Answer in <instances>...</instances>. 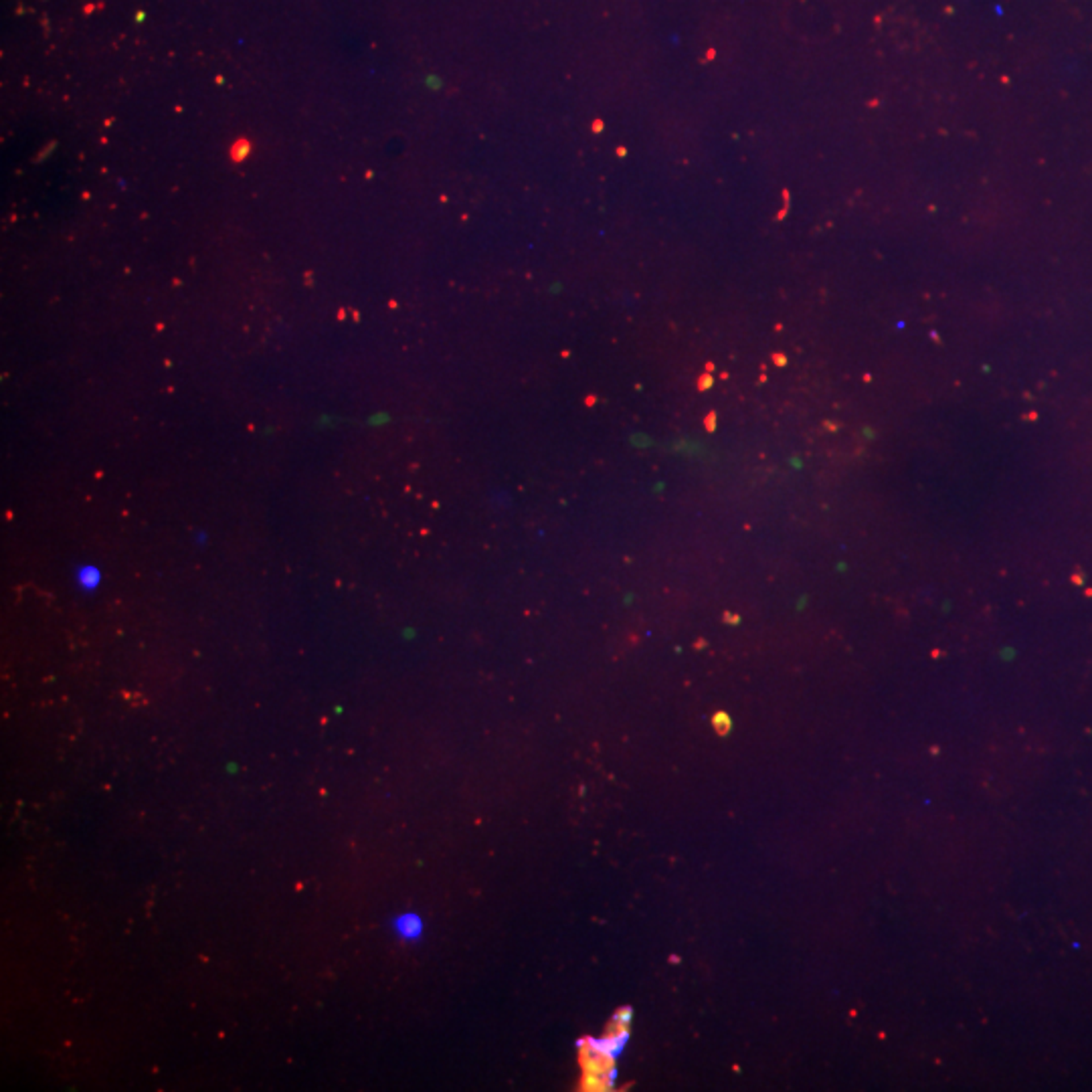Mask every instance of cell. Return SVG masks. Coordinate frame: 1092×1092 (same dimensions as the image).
<instances>
[{"instance_id":"cell-7","label":"cell","mask_w":1092,"mask_h":1092,"mask_svg":"<svg viewBox=\"0 0 1092 1092\" xmlns=\"http://www.w3.org/2000/svg\"><path fill=\"white\" fill-rule=\"evenodd\" d=\"M773 360H775L779 366H783L785 362H787V358H785L783 354H773Z\"/></svg>"},{"instance_id":"cell-3","label":"cell","mask_w":1092,"mask_h":1092,"mask_svg":"<svg viewBox=\"0 0 1092 1092\" xmlns=\"http://www.w3.org/2000/svg\"><path fill=\"white\" fill-rule=\"evenodd\" d=\"M393 929L403 941H417L419 937L423 934V921L419 914L415 913H405L401 917L394 918Z\"/></svg>"},{"instance_id":"cell-8","label":"cell","mask_w":1092,"mask_h":1092,"mask_svg":"<svg viewBox=\"0 0 1092 1092\" xmlns=\"http://www.w3.org/2000/svg\"><path fill=\"white\" fill-rule=\"evenodd\" d=\"M591 128H593V132H601V130H603V128H605V126H603V122H601V120H595V122H593V126H591Z\"/></svg>"},{"instance_id":"cell-10","label":"cell","mask_w":1092,"mask_h":1092,"mask_svg":"<svg viewBox=\"0 0 1092 1092\" xmlns=\"http://www.w3.org/2000/svg\"><path fill=\"white\" fill-rule=\"evenodd\" d=\"M626 154H627V150H626V148H623V146H619V148H618V156H626Z\"/></svg>"},{"instance_id":"cell-4","label":"cell","mask_w":1092,"mask_h":1092,"mask_svg":"<svg viewBox=\"0 0 1092 1092\" xmlns=\"http://www.w3.org/2000/svg\"><path fill=\"white\" fill-rule=\"evenodd\" d=\"M251 150H253V144L249 142V140H245V138L235 140V144L231 146V160H233V162H243L245 158H249Z\"/></svg>"},{"instance_id":"cell-2","label":"cell","mask_w":1092,"mask_h":1092,"mask_svg":"<svg viewBox=\"0 0 1092 1092\" xmlns=\"http://www.w3.org/2000/svg\"><path fill=\"white\" fill-rule=\"evenodd\" d=\"M74 581L75 587H78L82 593L91 595L99 589L103 581V575L94 563H83V565H78L74 571Z\"/></svg>"},{"instance_id":"cell-9","label":"cell","mask_w":1092,"mask_h":1092,"mask_svg":"<svg viewBox=\"0 0 1092 1092\" xmlns=\"http://www.w3.org/2000/svg\"><path fill=\"white\" fill-rule=\"evenodd\" d=\"M708 429H715V415H708Z\"/></svg>"},{"instance_id":"cell-5","label":"cell","mask_w":1092,"mask_h":1092,"mask_svg":"<svg viewBox=\"0 0 1092 1092\" xmlns=\"http://www.w3.org/2000/svg\"><path fill=\"white\" fill-rule=\"evenodd\" d=\"M712 724H715V728H716V732H719V735H727V732L731 731V719H728L724 712H716L715 719H712Z\"/></svg>"},{"instance_id":"cell-6","label":"cell","mask_w":1092,"mask_h":1092,"mask_svg":"<svg viewBox=\"0 0 1092 1092\" xmlns=\"http://www.w3.org/2000/svg\"><path fill=\"white\" fill-rule=\"evenodd\" d=\"M710 385H712V378H710V377H702V378H700V389H702V390H704V389H708V386H710Z\"/></svg>"},{"instance_id":"cell-1","label":"cell","mask_w":1092,"mask_h":1092,"mask_svg":"<svg viewBox=\"0 0 1092 1092\" xmlns=\"http://www.w3.org/2000/svg\"><path fill=\"white\" fill-rule=\"evenodd\" d=\"M631 1010L623 1007L615 1014L613 1022L607 1027V1034L599 1039H581V1056L579 1062L583 1066V1090H607L613 1086L615 1058L623 1050L630 1035Z\"/></svg>"}]
</instances>
